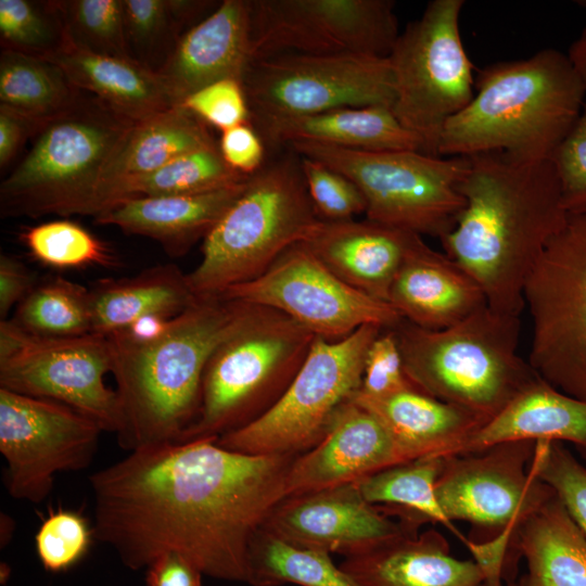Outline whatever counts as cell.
Segmentation results:
<instances>
[{"instance_id":"4fadbf2b","label":"cell","mask_w":586,"mask_h":586,"mask_svg":"<svg viewBox=\"0 0 586 586\" xmlns=\"http://www.w3.org/2000/svg\"><path fill=\"white\" fill-rule=\"evenodd\" d=\"M242 85L251 124L341 107L393 106L390 61L367 54L281 53L253 60Z\"/></svg>"},{"instance_id":"8d00e7d4","label":"cell","mask_w":586,"mask_h":586,"mask_svg":"<svg viewBox=\"0 0 586 586\" xmlns=\"http://www.w3.org/2000/svg\"><path fill=\"white\" fill-rule=\"evenodd\" d=\"M359 586L330 553L289 544L260 531L251 553L250 585Z\"/></svg>"},{"instance_id":"f546056e","label":"cell","mask_w":586,"mask_h":586,"mask_svg":"<svg viewBox=\"0 0 586 586\" xmlns=\"http://www.w3.org/2000/svg\"><path fill=\"white\" fill-rule=\"evenodd\" d=\"M353 400L382 422L409 461L445 457L483 425L473 413L417 388L380 398L357 393Z\"/></svg>"},{"instance_id":"db71d44e","label":"cell","mask_w":586,"mask_h":586,"mask_svg":"<svg viewBox=\"0 0 586 586\" xmlns=\"http://www.w3.org/2000/svg\"><path fill=\"white\" fill-rule=\"evenodd\" d=\"M10 574H11L10 566L7 563L2 562L0 566V581L2 585L8 582Z\"/></svg>"},{"instance_id":"2e32d148","label":"cell","mask_w":586,"mask_h":586,"mask_svg":"<svg viewBox=\"0 0 586 586\" xmlns=\"http://www.w3.org/2000/svg\"><path fill=\"white\" fill-rule=\"evenodd\" d=\"M221 297L279 310L329 341L365 324L391 329L403 319L390 303L336 277L302 242L284 251L262 276L229 288Z\"/></svg>"},{"instance_id":"e575fe53","label":"cell","mask_w":586,"mask_h":586,"mask_svg":"<svg viewBox=\"0 0 586 586\" xmlns=\"http://www.w3.org/2000/svg\"><path fill=\"white\" fill-rule=\"evenodd\" d=\"M442 463V457L420 458L386 468L354 484L367 502L410 511L419 523L422 520L438 523L467 545L470 539L446 517L436 497L435 484Z\"/></svg>"},{"instance_id":"60d3db41","label":"cell","mask_w":586,"mask_h":586,"mask_svg":"<svg viewBox=\"0 0 586 586\" xmlns=\"http://www.w3.org/2000/svg\"><path fill=\"white\" fill-rule=\"evenodd\" d=\"M2 49L48 59L65 44L54 1L0 0Z\"/></svg>"},{"instance_id":"52a82bcc","label":"cell","mask_w":586,"mask_h":586,"mask_svg":"<svg viewBox=\"0 0 586 586\" xmlns=\"http://www.w3.org/2000/svg\"><path fill=\"white\" fill-rule=\"evenodd\" d=\"M135 123L80 91L43 123L29 152L0 184L2 216L90 215L100 173Z\"/></svg>"},{"instance_id":"ffe728a7","label":"cell","mask_w":586,"mask_h":586,"mask_svg":"<svg viewBox=\"0 0 586 586\" xmlns=\"http://www.w3.org/2000/svg\"><path fill=\"white\" fill-rule=\"evenodd\" d=\"M408 458L382 422L352 400L310 450L294 459L286 498L355 483Z\"/></svg>"},{"instance_id":"7dc6e473","label":"cell","mask_w":586,"mask_h":586,"mask_svg":"<svg viewBox=\"0 0 586 586\" xmlns=\"http://www.w3.org/2000/svg\"><path fill=\"white\" fill-rule=\"evenodd\" d=\"M407 388L415 387L405 373L395 334L392 329H382L367 352L358 394L380 398Z\"/></svg>"},{"instance_id":"6da1fadb","label":"cell","mask_w":586,"mask_h":586,"mask_svg":"<svg viewBox=\"0 0 586 586\" xmlns=\"http://www.w3.org/2000/svg\"><path fill=\"white\" fill-rule=\"evenodd\" d=\"M217 437L138 448L90 475L94 538L133 571L177 553L203 575L250 584L251 553L285 498L293 455H247Z\"/></svg>"},{"instance_id":"9f6ffc18","label":"cell","mask_w":586,"mask_h":586,"mask_svg":"<svg viewBox=\"0 0 586 586\" xmlns=\"http://www.w3.org/2000/svg\"><path fill=\"white\" fill-rule=\"evenodd\" d=\"M579 453L582 454V456H583L584 458H586V448L579 449Z\"/></svg>"},{"instance_id":"3957f363","label":"cell","mask_w":586,"mask_h":586,"mask_svg":"<svg viewBox=\"0 0 586 586\" xmlns=\"http://www.w3.org/2000/svg\"><path fill=\"white\" fill-rule=\"evenodd\" d=\"M249 308L250 303L221 296L198 298L154 341L107 336L120 407L116 437L123 449L179 442L198 416L212 353Z\"/></svg>"},{"instance_id":"1f68e13d","label":"cell","mask_w":586,"mask_h":586,"mask_svg":"<svg viewBox=\"0 0 586 586\" xmlns=\"http://www.w3.org/2000/svg\"><path fill=\"white\" fill-rule=\"evenodd\" d=\"M92 333L109 336L152 314L174 318L196 302L187 273L175 265L149 268L122 279H104L92 289Z\"/></svg>"},{"instance_id":"d6986e66","label":"cell","mask_w":586,"mask_h":586,"mask_svg":"<svg viewBox=\"0 0 586 586\" xmlns=\"http://www.w3.org/2000/svg\"><path fill=\"white\" fill-rule=\"evenodd\" d=\"M415 528L391 520L351 483L285 498L262 531L294 546L351 557Z\"/></svg>"},{"instance_id":"4316f807","label":"cell","mask_w":586,"mask_h":586,"mask_svg":"<svg viewBox=\"0 0 586 586\" xmlns=\"http://www.w3.org/2000/svg\"><path fill=\"white\" fill-rule=\"evenodd\" d=\"M517 441H565L578 450L586 448V402L566 395L539 377L447 456Z\"/></svg>"},{"instance_id":"30bf717a","label":"cell","mask_w":586,"mask_h":586,"mask_svg":"<svg viewBox=\"0 0 586 586\" xmlns=\"http://www.w3.org/2000/svg\"><path fill=\"white\" fill-rule=\"evenodd\" d=\"M382 329L365 324L336 341L316 336L279 399L217 444L247 455L294 456L314 447L359 392L367 352Z\"/></svg>"},{"instance_id":"8fae6325","label":"cell","mask_w":586,"mask_h":586,"mask_svg":"<svg viewBox=\"0 0 586 586\" xmlns=\"http://www.w3.org/2000/svg\"><path fill=\"white\" fill-rule=\"evenodd\" d=\"M463 0L430 1L407 24L387 56L394 78L392 111L416 135L422 153L440 156L445 124L473 99L475 77L460 35Z\"/></svg>"},{"instance_id":"4dcf8cb0","label":"cell","mask_w":586,"mask_h":586,"mask_svg":"<svg viewBox=\"0 0 586 586\" xmlns=\"http://www.w3.org/2000/svg\"><path fill=\"white\" fill-rule=\"evenodd\" d=\"M510 550L525 560L524 586H586V536L556 493L517 527Z\"/></svg>"},{"instance_id":"ab89813d","label":"cell","mask_w":586,"mask_h":586,"mask_svg":"<svg viewBox=\"0 0 586 586\" xmlns=\"http://www.w3.org/2000/svg\"><path fill=\"white\" fill-rule=\"evenodd\" d=\"M65 39L99 54L130 58L124 18V0L54 1Z\"/></svg>"},{"instance_id":"11a10c76","label":"cell","mask_w":586,"mask_h":586,"mask_svg":"<svg viewBox=\"0 0 586 586\" xmlns=\"http://www.w3.org/2000/svg\"><path fill=\"white\" fill-rule=\"evenodd\" d=\"M505 586H524V583L522 578H520L518 582L511 581L505 584Z\"/></svg>"},{"instance_id":"f907efd6","label":"cell","mask_w":586,"mask_h":586,"mask_svg":"<svg viewBox=\"0 0 586 586\" xmlns=\"http://www.w3.org/2000/svg\"><path fill=\"white\" fill-rule=\"evenodd\" d=\"M203 574L177 553L168 552L145 569L146 586H202Z\"/></svg>"},{"instance_id":"c3c4849f","label":"cell","mask_w":586,"mask_h":586,"mask_svg":"<svg viewBox=\"0 0 586 586\" xmlns=\"http://www.w3.org/2000/svg\"><path fill=\"white\" fill-rule=\"evenodd\" d=\"M218 146L225 162L244 176L264 166L265 143L251 123L221 131Z\"/></svg>"},{"instance_id":"836d02e7","label":"cell","mask_w":586,"mask_h":586,"mask_svg":"<svg viewBox=\"0 0 586 586\" xmlns=\"http://www.w3.org/2000/svg\"><path fill=\"white\" fill-rule=\"evenodd\" d=\"M214 2L202 0H124L130 58L157 72L177 44L182 28L196 22ZM208 15V14H205Z\"/></svg>"},{"instance_id":"ee69618b","label":"cell","mask_w":586,"mask_h":586,"mask_svg":"<svg viewBox=\"0 0 586 586\" xmlns=\"http://www.w3.org/2000/svg\"><path fill=\"white\" fill-rule=\"evenodd\" d=\"M586 536V467L561 442L537 441L532 460Z\"/></svg>"},{"instance_id":"d4e9b609","label":"cell","mask_w":586,"mask_h":586,"mask_svg":"<svg viewBox=\"0 0 586 586\" xmlns=\"http://www.w3.org/2000/svg\"><path fill=\"white\" fill-rule=\"evenodd\" d=\"M412 233L367 218L320 220L302 243L349 286L387 302Z\"/></svg>"},{"instance_id":"d6a6232c","label":"cell","mask_w":586,"mask_h":586,"mask_svg":"<svg viewBox=\"0 0 586 586\" xmlns=\"http://www.w3.org/2000/svg\"><path fill=\"white\" fill-rule=\"evenodd\" d=\"M79 92L54 62L15 50H1L0 106L41 126L68 107Z\"/></svg>"},{"instance_id":"484cf974","label":"cell","mask_w":586,"mask_h":586,"mask_svg":"<svg viewBox=\"0 0 586 586\" xmlns=\"http://www.w3.org/2000/svg\"><path fill=\"white\" fill-rule=\"evenodd\" d=\"M249 178L198 194L126 198L100 212L94 220L156 240L168 254L180 255L198 239L204 240L241 195Z\"/></svg>"},{"instance_id":"816d5d0a","label":"cell","mask_w":586,"mask_h":586,"mask_svg":"<svg viewBox=\"0 0 586 586\" xmlns=\"http://www.w3.org/2000/svg\"><path fill=\"white\" fill-rule=\"evenodd\" d=\"M40 125L4 106H0V167H5L22 144Z\"/></svg>"},{"instance_id":"7402d4cb","label":"cell","mask_w":586,"mask_h":586,"mask_svg":"<svg viewBox=\"0 0 586 586\" xmlns=\"http://www.w3.org/2000/svg\"><path fill=\"white\" fill-rule=\"evenodd\" d=\"M411 323L442 330L487 306L485 294L458 263L412 233L387 301Z\"/></svg>"},{"instance_id":"ba28073f","label":"cell","mask_w":586,"mask_h":586,"mask_svg":"<svg viewBox=\"0 0 586 586\" xmlns=\"http://www.w3.org/2000/svg\"><path fill=\"white\" fill-rule=\"evenodd\" d=\"M315 337L283 313L250 304L212 353L198 416L179 442L218 438L268 410L297 373Z\"/></svg>"},{"instance_id":"f5cc1de1","label":"cell","mask_w":586,"mask_h":586,"mask_svg":"<svg viewBox=\"0 0 586 586\" xmlns=\"http://www.w3.org/2000/svg\"><path fill=\"white\" fill-rule=\"evenodd\" d=\"M174 318L157 314L146 315L135 320L126 329L116 333H119L133 342H151L161 337L169 329Z\"/></svg>"},{"instance_id":"603a6c76","label":"cell","mask_w":586,"mask_h":586,"mask_svg":"<svg viewBox=\"0 0 586 586\" xmlns=\"http://www.w3.org/2000/svg\"><path fill=\"white\" fill-rule=\"evenodd\" d=\"M215 143L206 124L181 105L135 122L100 173L91 216L124 199L132 183L174 158Z\"/></svg>"},{"instance_id":"83f0119b","label":"cell","mask_w":586,"mask_h":586,"mask_svg":"<svg viewBox=\"0 0 586 586\" xmlns=\"http://www.w3.org/2000/svg\"><path fill=\"white\" fill-rule=\"evenodd\" d=\"M252 126L264 143L271 146L311 142L352 150L422 152L420 139L387 106L341 107Z\"/></svg>"},{"instance_id":"8992f818","label":"cell","mask_w":586,"mask_h":586,"mask_svg":"<svg viewBox=\"0 0 586 586\" xmlns=\"http://www.w3.org/2000/svg\"><path fill=\"white\" fill-rule=\"evenodd\" d=\"M291 150V149H290ZM292 154L251 175L243 192L204 238L202 258L187 278L198 298L219 297L262 276L321 220Z\"/></svg>"},{"instance_id":"9c48e42d","label":"cell","mask_w":586,"mask_h":586,"mask_svg":"<svg viewBox=\"0 0 586 586\" xmlns=\"http://www.w3.org/2000/svg\"><path fill=\"white\" fill-rule=\"evenodd\" d=\"M301 156L349 178L366 200L367 219L419 235L449 233L464 207L459 186L468 156H433L415 150L365 151L294 142Z\"/></svg>"},{"instance_id":"e0dca14e","label":"cell","mask_w":586,"mask_h":586,"mask_svg":"<svg viewBox=\"0 0 586 586\" xmlns=\"http://www.w3.org/2000/svg\"><path fill=\"white\" fill-rule=\"evenodd\" d=\"M535 444L507 442L442 457L435 492L446 517L512 537L522 521L555 494L534 470Z\"/></svg>"},{"instance_id":"f35d334b","label":"cell","mask_w":586,"mask_h":586,"mask_svg":"<svg viewBox=\"0 0 586 586\" xmlns=\"http://www.w3.org/2000/svg\"><path fill=\"white\" fill-rule=\"evenodd\" d=\"M21 241L40 264L55 269L112 267L117 257L106 243L71 220H52L28 227Z\"/></svg>"},{"instance_id":"f6af8a7d","label":"cell","mask_w":586,"mask_h":586,"mask_svg":"<svg viewBox=\"0 0 586 586\" xmlns=\"http://www.w3.org/2000/svg\"><path fill=\"white\" fill-rule=\"evenodd\" d=\"M301 168L310 201L321 220H351L366 213L361 191L345 175L306 156H301Z\"/></svg>"},{"instance_id":"681fc988","label":"cell","mask_w":586,"mask_h":586,"mask_svg":"<svg viewBox=\"0 0 586 586\" xmlns=\"http://www.w3.org/2000/svg\"><path fill=\"white\" fill-rule=\"evenodd\" d=\"M36 284L29 269L16 257L0 256V317L7 319L13 306L28 294Z\"/></svg>"},{"instance_id":"bcb514c9","label":"cell","mask_w":586,"mask_h":586,"mask_svg":"<svg viewBox=\"0 0 586 586\" xmlns=\"http://www.w3.org/2000/svg\"><path fill=\"white\" fill-rule=\"evenodd\" d=\"M206 125L220 131L251 123L242 81L222 79L188 95L180 104Z\"/></svg>"},{"instance_id":"d590c367","label":"cell","mask_w":586,"mask_h":586,"mask_svg":"<svg viewBox=\"0 0 586 586\" xmlns=\"http://www.w3.org/2000/svg\"><path fill=\"white\" fill-rule=\"evenodd\" d=\"M12 320L38 337L66 339L90 334L91 292L62 277L36 282L16 306Z\"/></svg>"},{"instance_id":"5bb4252c","label":"cell","mask_w":586,"mask_h":586,"mask_svg":"<svg viewBox=\"0 0 586 586\" xmlns=\"http://www.w3.org/2000/svg\"><path fill=\"white\" fill-rule=\"evenodd\" d=\"M249 2L253 60L281 53L387 58L400 33L391 0Z\"/></svg>"},{"instance_id":"74e56055","label":"cell","mask_w":586,"mask_h":586,"mask_svg":"<svg viewBox=\"0 0 586 586\" xmlns=\"http://www.w3.org/2000/svg\"><path fill=\"white\" fill-rule=\"evenodd\" d=\"M249 177L233 170L215 143L187 152L139 179L129 187L124 199L204 193L237 184Z\"/></svg>"},{"instance_id":"7c38bea8","label":"cell","mask_w":586,"mask_h":586,"mask_svg":"<svg viewBox=\"0 0 586 586\" xmlns=\"http://www.w3.org/2000/svg\"><path fill=\"white\" fill-rule=\"evenodd\" d=\"M533 321L528 364L557 390L586 402V213L569 215L524 289Z\"/></svg>"},{"instance_id":"ac0fdd59","label":"cell","mask_w":586,"mask_h":586,"mask_svg":"<svg viewBox=\"0 0 586 586\" xmlns=\"http://www.w3.org/2000/svg\"><path fill=\"white\" fill-rule=\"evenodd\" d=\"M112 365L107 336L48 339L26 332L20 347L0 359V387L66 405L116 434L119 400L104 380Z\"/></svg>"},{"instance_id":"7bdbcfd3","label":"cell","mask_w":586,"mask_h":586,"mask_svg":"<svg viewBox=\"0 0 586 586\" xmlns=\"http://www.w3.org/2000/svg\"><path fill=\"white\" fill-rule=\"evenodd\" d=\"M92 538L93 526L80 511L58 508L50 510L37 530L36 552L46 571L61 573L87 555Z\"/></svg>"},{"instance_id":"277c9868","label":"cell","mask_w":586,"mask_h":586,"mask_svg":"<svg viewBox=\"0 0 586 586\" xmlns=\"http://www.w3.org/2000/svg\"><path fill=\"white\" fill-rule=\"evenodd\" d=\"M584 98L577 71L557 49L487 65L477 71L471 102L445 124L438 155L500 151L518 162L551 160Z\"/></svg>"},{"instance_id":"cb8c5ba5","label":"cell","mask_w":586,"mask_h":586,"mask_svg":"<svg viewBox=\"0 0 586 586\" xmlns=\"http://www.w3.org/2000/svg\"><path fill=\"white\" fill-rule=\"evenodd\" d=\"M340 568L359 586H486L473 560L457 559L436 530H415L346 557Z\"/></svg>"},{"instance_id":"7a4b0ae2","label":"cell","mask_w":586,"mask_h":586,"mask_svg":"<svg viewBox=\"0 0 586 586\" xmlns=\"http://www.w3.org/2000/svg\"><path fill=\"white\" fill-rule=\"evenodd\" d=\"M464 207L441 243L482 288L487 305L520 316L526 281L569 214L551 160L518 162L500 151L468 156Z\"/></svg>"},{"instance_id":"b9f144b4","label":"cell","mask_w":586,"mask_h":586,"mask_svg":"<svg viewBox=\"0 0 586 586\" xmlns=\"http://www.w3.org/2000/svg\"><path fill=\"white\" fill-rule=\"evenodd\" d=\"M568 56L585 89L581 113L552 155L564 208L569 215L586 213V26L569 48Z\"/></svg>"},{"instance_id":"44dd1931","label":"cell","mask_w":586,"mask_h":586,"mask_svg":"<svg viewBox=\"0 0 586 586\" xmlns=\"http://www.w3.org/2000/svg\"><path fill=\"white\" fill-rule=\"evenodd\" d=\"M252 60L250 2L224 0L183 33L156 73L180 105L213 82L242 81Z\"/></svg>"},{"instance_id":"9a60e30c","label":"cell","mask_w":586,"mask_h":586,"mask_svg":"<svg viewBox=\"0 0 586 586\" xmlns=\"http://www.w3.org/2000/svg\"><path fill=\"white\" fill-rule=\"evenodd\" d=\"M101 432L95 421L66 405L0 387V453L10 496L42 502L55 474L92 462Z\"/></svg>"},{"instance_id":"5b68a950","label":"cell","mask_w":586,"mask_h":586,"mask_svg":"<svg viewBox=\"0 0 586 586\" xmlns=\"http://www.w3.org/2000/svg\"><path fill=\"white\" fill-rule=\"evenodd\" d=\"M415 388L476 416H497L539 375L517 353L521 321L488 305L442 330L391 328Z\"/></svg>"},{"instance_id":"f1b7e54d","label":"cell","mask_w":586,"mask_h":586,"mask_svg":"<svg viewBox=\"0 0 586 586\" xmlns=\"http://www.w3.org/2000/svg\"><path fill=\"white\" fill-rule=\"evenodd\" d=\"M71 84L131 120L179 105L162 77L132 58L94 53L65 44L48 58Z\"/></svg>"}]
</instances>
